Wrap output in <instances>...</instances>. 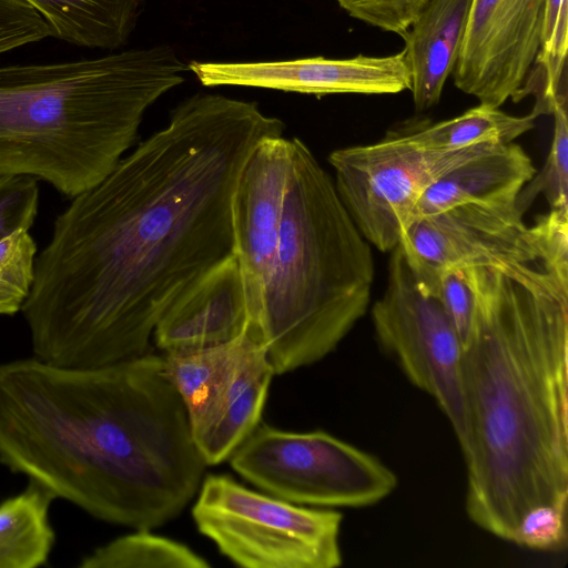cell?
Here are the masks:
<instances>
[{
  "label": "cell",
  "instance_id": "obj_27",
  "mask_svg": "<svg viewBox=\"0 0 568 568\" xmlns=\"http://www.w3.org/2000/svg\"><path fill=\"white\" fill-rule=\"evenodd\" d=\"M39 189L33 176H0V240L28 230L38 212Z\"/></svg>",
  "mask_w": 568,
  "mask_h": 568
},
{
  "label": "cell",
  "instance_id": "obj_3",
  "mask_svg": "<svg viewBox=\"0 0 568 568\" xmlns=\"http://www.w3.org/2000/svg\"><path fill=\"white\" fill-rule=\"evenodd\" d=\"M0 464L97 519L151 530L194 499L207 466L153 353L93 368L0 364Z\"/></svg>",
  "mask_w": 568,
  "mask_h": 568
},
{
  "label": "cell",
  "instance_id": "obj_22",
  "mask_svg": "<svg viewBox=\"0 0 568 568\" xmlns=\"http://www.w3.org/2000/svg\"><path fill=\"white\" fill-rule=\"evenodd\" d=\"M81 568H209L211 564L183 542L134 529L83 557Z\"/></svg>",
  "mask_w": 568,
  "mask_h": 568
},
{
  "label": "cell",
  "instance_id": "obj_4",
  "mask_svg": "<svg viewBox=\"0 0 568 568\" xmlns=\"http://www.w3.org/2000/svg\"><path fill=\"white\" fill-rule=\"evenodd\" d=\"M186 70L169 45L0 67V176H37L68 197L93 187Z\"/></svg>",
  "mask_w": 568,
  "mask_h": 568
},
{
  "label": "cell",
  "instance_id": "obj_16",
  "mask_svg": "<svg viewBox=\"0 0 568 568\" xmlns=\"http://www.w3.org/2000/svg\"><path fill=\"white\" fill-rule=\"evenodd\" d=\"M536 173L520 145L496 144L432 183L417 202L413 221L467 203L516 202Z\"/></svg>",
  "mask_w": 568,
  "mask_h": 568
},
{
  "label": "cell",
  "instance_id": "obj_25",
  "mask_svg": "<svg viewBox=\"0 0 568 568\" xmlns=\"http://www.w3.org/2000/svg\"><path fill=\"white\" fill-rule=\"evenodd\" d=\"M37 245L28 230L0 240V315H14L34 280Z\"/></svg>",
  "mask_w": 568,
  "mask_h": 568
},
{
  "label": "cell",
  "instance_id": "obj_9",
  "mask_svg": "<svg viewBox=\"0 0 568 568\" xmlns=\"http://www.w3.org/2000/svg\"><path fill=\"white\" fill-rule=\"evenodd\" d=\"M385 291L372 308L376 336L407 379L463 430V343L437 295L416 280L403 248L390 251Z\"/></svg>",
  "mask_w": 568,
  "mask_h": 568
},
{
  "label": "cell",
  "instance_id": "obj_1",
  "mask_svg": "<svg viewBox=\"0 0 568 568\" xmlns=\"http://www.w3.org/2000/svg\"><path fill=\"white\" fill-rule=\"evenodd\" d=\"M283 131L255 102L196 93L72 197L36 258L21 310L34 357L93 368L151 353L169 306L233 253L242 169L261 141Z\"/></svg>",
  "mask_w": 568,
  "mask_h": 568
},
{
  "label": "cell",
  "instance_id": "obj_15",
  "mask_svg": "<svg viewBox=\"0 0 568 568\" xmlns=\"http://www.w3.org/2000/svg\"><path fill=\"white\" fill-rule=\"evenodd\" d=\"M274 375L264 346L247 328L225 388L205 422L192 433L207 466L227 460L261 423Z\"/></svg>",
  "mask_w": 568,
  "mask_h": 568
},
{
  "label": "cell",
  "instance_id": "obj_10",
  "mask_svg": "<svg viewBox=\"0 0 568 568\" xmlns=\"http://www.w3.org/2000/svg\"><path fill=\"white\" fill-rule=\"evenodd\" d=\"M517 201L467 203L413 221L399 245L419 285L437 295L439 275L448 268L504 266L538 256L558 217L568 212L549 210L527 225Z\"/></svg>",
  "mask_w": 568,
  "mask_h": 568
},
{
  "label": "cell",
  "instance_id": "obj_24",
  "mask_svg": "<svg viewBox=\"0 0 568 568\" xmlns=\"http://www.w3.org/2000/svg\"><path fill=\"white\" fill-rule=\"evenodd\" d=\"M554 134L549 154L540 173L521 190L518 206L523 212L538 193H542L550 210L568 212V115L567 93H559L551 106Z\"/></svg>",
  "mask_w": 568,
  "mask_h": 568
},
{
  "label": "cell",
  "instance_id": "obj_8",
  "mask_svg": "<svg viewBox=\"0 0 568 568\" xmlns=\"http://www.w3.org/2000/svg\"><path fill=\"white\" fill-rule=\"evenodd\" d=\"M496 144L503 143L438 150L416 143L407 131L393 132L377 143L337 149L328 161L338 195L361 234L377 250L390 252L425 190Z\"/></svg>",
  "mask_w": 568,
  "mask_h": 568
},
{
  "label": "cell",
  "instance_id": "obj_26",
  "mask_svg": "<svg viewBox=\"0 0 568 568\" xmlns=\"http://www.w3.org/2000/svg\"><path fill=\"white\" fill-rule=\"evenodd\" d=\"M352 18L402 39L429 0H336Z\"/></svg>",
  "mask_w": 568,
  "mask_h": 568
},
{
  "label": "cell",
  "instance_id": "obj_14",
  "mask_svg": "<svg viewBox=\"0 0 568 568\" xmlns=\"http://www.w3.org/2000/svg\"><path fill=\"white\" fill-rule=\"evenodd\" d=\"M250 325L243 274L230 254L186 288L164 312L152 339L164 353L231 342Z\"/></svg>",
  "mask_w": 568,
  "mask_h": 568
},
{
  "label": "cell",
  "instance_id": "obj_2",
  "mask_svg": "<svg viewBox=\"0 0 568 568\" xmlns=\"http://www.w3.org/2000/svg\"><path fill=\"white\" fill-rule=\"evenodd\" d=\"M465 509L483 530L538 551L567 544L568 231L535 258L466 266Z\"/></svg>",
  "mask_w": 568,
  "mask_h": 568
},
{
  "label": "cell",
  "instance_id": "obj_29",
  "mask_svg": "<svg viewBox=\"0 0 568 568\" xmlns=\"http://www.w3.org/2000/svg\"><path fill=\"white\" fill-rule=\"evenodd\" d=\"M437 296L464 343L473 320L475 292L466 266L444 271L438 278Z\"/></svg>",
  "mask_w": 568,
  "mask_h": 568
},
{
  "label": "cell",
  "instance_id": "obj_7",
  "mask_svg": "<svg viewBox=\"0 0 568 568\" xmlns=\"http://www.w3.org/2000/svg\"><path fill=\"white\" fill-rule=\"evenodd\" d=\"M227 460L261 491L308 507H367L397 486L396 475L377 457L320 429L291 432L260 423Z\"/></svg>",
  "mask_w": 568,
  "mask_h": 568
},
{
  "label": "cell",
  "instance_id": "obj_6",
  "mask_svg": "<svg viewBox=\"0 0 568 568\" xmlns=\"http://www.w3.org/2000/svg\"><path fill=\"white\" fill-rule=\"evenodd\" d=\"M192 505L201 535L245 568H336L343 516L250 489L227 474L203 477Z\"/></svg>",
  "mask_w": 568,
  "mask_h": 568
},
{
  "label": "cell",
  "instance_id": "obj_13",
  "mask_svg": "<svg viewBox=\"0 0 568 568\" xmlns=\"http://www.w3.org/2000/svg\"><path fill=\"white\" fill-rule=\"evenodd\" d=\"M189 69L203 85H243L288 92L396 94L410 89L405 52L349 59L323 57L271 62H197Z\"/></svg>",
  "mask_w": 568,
  "mask_h": 568
},
{
  "label": "cell",
  "instance_id": "obj_11",
  "mask_svg": "<svg viewBox=\"0 0 568 568\" xmlns=\"http://www.w3.org/2000/svg\"><path fill=\"white\" fill-rule=\"evenodd\" d=\"M545 4L546 0H473L452 73L456 88L496 108L530 94Z\"/></svg>",
  "mask_w": 568,
  "mask_h": 568
},
{
  "label": "cell",
  "instance_id": "obj_18",
  "mask_svg": "<svg viewBox=\"0 0 568 568\" xmlns=\"http://www.w3.org/2000/svg\"><path fill=\"white\" fill-rule=\"evenodd\" d=\"M52 36L92 49L123 45L135 27L141 0H24Z\"/></svg>",
  "mask_w": 568,
  "mask_h": 568
},
{
  "label": "cell",
  "instance_id": "obj_23",
  "mask_svg": "<svg viewBox=\"0 0 568 568\" xmlns=\"http://www.w3.org/2000/svg\"><path fill=\"white\" fill-rule=\"evenodd\" d=\"M568 51V0H546L541 48L536 67L541 71L534 116L548 114L555 98L566 92L565 64Z\"/></svg>",
  "mask_w": 568,
  "mask_h": 568
},
{
  "label": "cell",
  "instance_id": "obj_12",
  "mask_svg": "<svg viewBox=\"0 0 568 568\" xmlns=\"http://www.w3.org/2000/svg\"><path fill=\"white\" fill-rule=\"evenodd\" d=\"M292 160V139H264L247 159L234 190L233 253L244 278L250 325L258 316L276 254Z\"/></svg>",
  "mask_w": 568,
  "mask_h": 568
},
{
  "label": "cell",
  "instance_id": "obj_19",
  "mask_svg": "<svg viewBox=\"0 0 568 568\" xmlns=\"http://www.w3.org/2000/svg\"><path fill=\"white\" fill-rule=\"evenodd\" d=\"M245 332L227 343L164 353L166 376L185 408L192 433L202 426L225 388Z\"/></svg>",
  "mask_w": 568,
  "mask_h": 568
},
{
  "label": "cell",
  "instance_id": "obj_5",
  "mask_svg": "<svg viewBox=\"0 0 568 568\" xmlns=\"http://www.w3.org/2000/svg\"><path fill=\"white\" fill-rule=\"evenodd\" d=\"M280 236L261 308L250 332L275 375L331 354L365 315L375 266L331 175L293 138Z\"/></svg>",
  "mask_w": 568,
  "mask_h": 568
},
{
  "label": "cell",
  "instance_id": "obj_20",
  "mask_svg": "<svg viewBox=\"0 0 568 568\" xmlns=\"http://www.w3.org/2000/svg\"><path fill=\"white\" fill-rule=\"evenodd\" d=\"M55 497L29 479L27 488L0 503V568H36L54 544L49 509Z\"/></svg>",
  "mask_w": 568,
  "mask_h": 568
},
{
  "label": "cell",
  "instance_id": "obj_21",
  "mask_svg": "<svg viewBox=\"0 0 568 568\" xmlns=\"http://www.w3.org/2000/svg\"><path fill=\"white\" fill-rule=\"evenodd\" d=\"M536 118L510 115L499 108L481 104L460 115L407 130L418 144L438 150H457L483 143H510L535 128Z\"/></svg>",
  "mask_w": 568,
  "mask_h": 568
},
{
  "label": "cell",
  "instance_id": "obj_17",
  "mask_svg": "<svg viewBox=\"0 0 568 568\" xmlns=\"http://www.w3.org/2000/svg\"><path fill=\"white\" fill-rule=\"evenodd\" d=\"M473 0H429L404 36L417 111L435 106L463 45Z\"/></svg>",
  "mask_w": 568,
  "mask_h": 568
},
{
  "label": "cell",
  "instance_id": "obj_28",
  "mask_svg": "<svg viewBox=\"0 0 568 568\" xmlns=\"http://www.w3.org/2000/svg\"><path fill=\"white\" fill-rule=\"evenodd\" d=\"M44 21L24 0H0V54L41 41Z\"/></svg>",
  "mask_w": 568,
  "mask_h": 568
}]
</instances>
